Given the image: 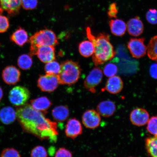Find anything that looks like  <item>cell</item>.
<instances>
[{
	"instance_id": "cell-10",
	"label": "cell",
	"mask_w": 157,
	"mask_h": 157,
	"mask_svg": "<svg viewBox=\"0 0 157 157\" xmlns=\"http://www.w3.org/2000/svg\"><path fill=\"white\" fill-rule=\"evenodd\" d=\"M21 72L18 68L13 66H7L2 73L3 81L8 85H15L20 80Z\"/></svg>"
},
{
	"instance_id": "cell-2",
	"label": "cell",
	"mask_w": 157,
	"mask_h": 157,
	"mask_svg": "<svg viewBox=\"0 0 157 157\" xmlns=\"http://www.w3.org/2000/svg\"><path fill=\"white\" fill-rule=\"evenodd\" d=\"M89 40L93 43L95 50L93 55V60L96 66L100 65L110 60L114 57L116 52L110 42L109 34L101 33L97 37L92 34L89 27L86 29Z\"/></svg>"
},
{
	"instance_id": "cell-38",
	"label": "cell",
	"mask_w": 157,
	"mask_h": 157,
	"mask_svg": "<svg viewBox=\"0 0 157 157\" xmlns=\"http://www.w3.org/2000/svg\"><path fill=\"white\" fill-rule=\"evenodd\" d=\"M3 94V90L2 89V88L0 87V103H1V100L2 99Z\"/></svg>"
},
{
	"instance_id": "cell-19",
	"label": "cell",
	"mask_w": 157,
	"mask_h": 157,
	"mask_svg": "<svg viewBox=\"0 0 157 157\" xmlns=\"http://www.w3.org/2000/svg\"><path fill=\"white\" fill-rule=\"evenodd\" d=\"M52 115L53 118L56 122H63L69 116V109L67 106H57L52 109Z\"/></svg>"
},
{
	"instance_id": "cell-24",
	"label": "cell",
	"mask_w": 157,
	"mask_h": 157,
	"mask_svg": "<svg viewBox=\"0 0 157 157\" xmlns=\"http://www.w3.org/2000/svg\"><path fill=\"white\" fill-rule=\"evenodd\" d=\"M146 147L148 154L151 157H157V136L146 139Z\"/></svg>"
},
{
	"instance_id": "cell-30",
	"label": "cell",
	"mask_w": 157,
	"mask_h": 157,
	"mask_svg": "<svg viewBox=\"0 0 157 157\" xmlns=\"http://www.w3.org/2000/svg\"><path fill=\"white\" fill-rule=\"evenodd\" d=\"M118 68L116 65L113 63H109L106 65L104 67V74L108 77L114 76L117 73Z\"/></svg>"
},
{
	"instance_id": "cell-28",
	"label": "cell",
	"mask_w": 157,
	"mask_h": 157,
	"mask_svg": "<svg viewBox=\"0 0 157 157\" xmlns=\"http://www.w3.org/2000/svg\"><path fill=\"white\" fill-rule=\"evenodd\" d=\"M147 129L150 134L157 136V116H154L149 119Z\"/></svg>"
},
{
	"instance_id": "cell-21",
	"label": "cell",
	"mask_w": 157,
	"mask_h": 157,
	"mask_svg": "<svg viewBox=\"0 0 157 157\" xmlns=\"http://www.w3.org/2000/svg\"><path fill=\"white\" fill-rule=\"evenodd\" d=\"M10 39L12 42L20 47L24 46L29 41L26 31L21 27H19L13 33Z\"/></svg>"
},
{
	"instance_id": "cell-26",
	"label": "cell",
	"mask_w": 157,
	"mask_h": 157,
	"mask_svg": "<svg viewBox=\"0 0 157 157\" xmlns=\"http://www.w3.org/2000/svg\"><path fill=\"white\" fill-rule=\"evenodd\" d=\"M147 54L151 59L157 62V35L153 37L149 43Z\"/></svg>"
},
{
	"instance_id": "cell-34",
	"label": "cell",
	"mask_w": 157,
	"mask_h": 157,
	"mask_svg": "<svg viewBox=\"0 0 157 157\" xmlns=\"http://www.w3.org/2000/svg\"><path fill=\"white\" fill-rule=\"evenodd\" d=\"M10 26L8 19L4 16L0 15V33H4L9 29Z\"/></svg>"
},
{
	"instance_id": "cell-8",
	"label": "cell",
	"mask_w": 157,
	"mask_h": 157,
	"mask_svg": "<svg viewBox=\"0 0 157 157\" xmlns=\"http://www.w3.org/2000/svg\"><path fill=\"white\" fill-rule=\"evenodd\" d=\"M144 38H131L127 44L129 52L133 57L140 58L146 55L147 48L144 44Z\"/></svg>"
},
{
	"instance_id": "cell-18",
	"label": "cell",
	"mask_w": 157,
	"mask_h": 157,
	"mask_svg": "<svg viewBox=\"0 0 157 157\" xmlns=\"http://www.w3.org/2000/svg\"><path fill=\"white\" fill-rule=\"evenodd\" d=\"M116 107L113 101L109 100L100 102L97 107V112L100 115L105 117H109L115 113Z\"/></svg>"
},
{
	"instance_id": "cell-23",
	"label": "cell",
	"mask_w": 157,
	"mask_h": 157,
	"mask_svg": "<svg viewBox=\"0 0 157 157\" xmlns=\"http://www.w3.org/2000/svg\"><path fill=\"white\" fill-rule=\"evenodd\" d=\"M94 50V45L90 40L82 41L78 46L79 53L84 57L88 58L93 56Z\"/></svg>"
},
{
	"instance_id": "cell-22",
	"label": "cell",
	"mask_w": 157,
	"mask_h": 157,
	"mask_svg": "<svg viewBox=\"0 0 157 157\" xmlns=\"http://www.w3.org/2000/svg\"><path fill=\"white\" fill-rule=\"evenodd\" d=\"M16 119V112L12 107H5L0 111V120L5 124H11Z\"/></svg>"
},
{
	"instance_id": "cell-9",
	"label": "cell",
	"mask_w": 157,
	"mask_h": 157,
	"mask_svg": "<svg viewBox=\"0 0 157 157\" xmlns=\"http://www.w3.org/2000/svg\"><path fill=\"white\" fill-rule=\"evenodd\" d=\"M82 121L83 125L87 128L95 129L99 126L101 123V116L95 110L88 109L82 115Z\"/></svg>"
},
{
	"instance_id": "cell-4",
	"label": "cell",
	"mask_w": 157,
	"mask_h": 157,
	"mask_svg": "<svg viewBox=\"0 0 157 157\" xmlns=\"http://www.w3.org/2000/svg\"><path fill=\"white\" fill-rule=\"evenodd\" d=\"M30 43V53L31 56L36 55L39 47L44 46L54 47L59 44L58 40L53 31L48 29L38 31L29 39Z\"/></svg>"
},
{
	"instance_id": "cell-29",
	"label": "cell",
	"mask_w": 157,
	"mask_h": 157,
	"mask_svg": "<svg viewBox=\"0 0 157 157\" xmlns=\"http://www.w3.org/2000/svg\"><path fill=\"white\" fill-rule=\"evenodd\" d=\"M31 157H48V153L45 147L42 146H37L31 150Z\"/></svg>"
},
{
	"instance_id": "cell-5",
	"label": "cell",
	"mask_w": 157,
	"mask_h": 157,
	"mask_svg": "<svg viewBox=\"0 0 157 157\" xmlns=\"http://www.w3.org/2000/svg\"><path fill=\"white\" fill-rule=\"evenodd\" d=\"M30 97V92L28 88L22 86H17L10 90L9 97L13 105L20 107L26 104Z\"/></svg>"
},
{
	"instance_id": "cell-13",
	"label": "cell",
	"mask_w": 157,
	"mask_h": 157,
	"mask_svg": "<svg viewBox=\"0 0 157 157\" xmlns=\"http://www.w3.org/2000/svg\"><path fill=\"white\" fill-rule=\"evenodd\" d=\"M21 6V0H0V13L7 12L11 16L19 13Z\"/></svg>"
},
{
	"instance_id": "cell-31",
	"label": "cell",
	"mask_w": 157,
	"mask_h": 157,
	"mask_svg": "<svg viewBox=\"0 0 157 157\" xmlns=\"http://www.w3.org/2000/svg\"><path fill=\"white\" fill-rule=\"evenodd\" d=\"M146 19L149 23L153 25L157 24V10L151 9L147 12Z\"/></svg>"
},
{
	"instance_id": "cell-36",
	"label": "cell",
	"mask_w": 157,
	"mask_h": 157,
	"mask_svg": "<svg viewBox=\"0 0 157 157\" xmlns=\"http://www.w3.org/2000/svg\"><path fill=\"white\" fill-rule=\"evenodd\" d=\"M118 12L116 3H113L109 6L108 15L110 18H116Z\"/></svg>"
},
{
	"instance_id": "cell-35",
	"label": "cell",
	"mask_w": 157,
	"mask_h": 157,
	"mask_svg": "<svg viewBox=\"0 0 157 157\" xmlns=\"http://www.w3.org/2000/svg\"><path fill=\"white\" fill-rule=\"evenodd\" d=\"M54 157H73L71 152L64 147H62L57 151Z\"/></svg>"
},
{
	"instance_id": "cell-27",
	"label": "cell",
	"mask_w": 157,
	"mask_h": 157,
	"mask_svg": "<svg viewBox=\"0 0 157 157\" xmlns=\"http://www.w3.org/2000/svg\"><path fill=\"white\" fill-rule=\"evenodd\" d=\"M60 65L56 61L48 63L44 67V70L46 74L58 75L59 72Z\"/></svg>"
},
{
	"instance_id": "cell-14",
	"label": "cell",
	"mask_w": 157,
	"mask_h": 157,
	"mask_svg": "<svg viewBox=\"0 0 157 157\" xmlns=\"http://www.w3.org/2000/svg\"><path fill=\"white\" fill-rule=\"evenodd\" d=\"M123 86V82L121 78L119 76L115 75L108 79L105 88L101 91H106L113 94H117L122 91Z\"/></svg>"
},
{
	"instance_id": "cell-37",
	"label": "cell",
	"mask_w": 157,
	"mask_h": 157,
	"mask_svg": "<svg viewBox=\"0 0 157 157\" xmlns=\"http://www.w3.org/2000/svg\"><path fill=\"white\" fill-rule=\"evenodd\" d=\"M150 73L152 78L157 79V63H154L151 66Z\"/></svg>"
},
{
	"instance_id": "cell-7",
	"label": "cell",
	"mask_w": 157,
	"mask_h": 157,
	"mask_svg": "<svg viewBox=\"0 0 157 157\" xmlns=\"http://www.w3.org/2000/svg\"><path fill=\"white\" fill-rule=\"evenodd\" d=\"M103 77V72L101 69L98 67L94 68L84 80V87L88 91L95 93V88L101 83Z\"/></svg>"
},
{
	"instance_id": "cell-3",
	"label": "cell",
	"mask_w": 157,
	"mask_h": 157,
	"mask_svg": "<svg viewBox=\"0 0 157 157\" xmlns=\"http://www.w3.org/2000/svg\"><path fill=\"white\" fill-rule=\"evenodd\" d=\"M81 71L78 62L71 60L64 61L60 65L58 75L60 84L71 85L75 83L80 78Z\"/></svg>"
},
{
	"instance_id": "cell-1",
	"label": "cell",
	"mask_w": 157,
	"mask_h": 157,
	"mask_svg": "<svg viewBox=\"0 0 157 157\" xmlns=\"http://www.w3.org/2000/svg\"><path fill=\"white\" fill-rule=\"evenodd\" d=\"M17 119L23 131L40 140L56 143L58 139L57 124L45 117L44 113L35 110L29 104L17 109Z\"/></svg>"
},
{
	"instance_id": "cell-25",
	"label": "cell",
	"mask_w": 157,
	"mask_h": 157,
	"mask_svg": "<svg viewBox=\"0 0 157 157\" xmlns=\"http://www.w3.org/2000/svg\"><path fill=\"white\" fill-rule=\"evenodd\" d=\"M30 54H24L19 57L17 59V65L21 70H28L32 66L33 61Z\"/></svg>"
},
{
	"instance_id": "cell-11",
	"label": "cell",
	"mask_w": 157,
	"mask_h": 157,
	"mask_svg": "<svg viewBox=\"0 0 157 157\" xmlns=\"http://www.w3.org/2000/svg\"><path fill=\"white\" fill-rule=\"evenodd\" d=\"M149 113L142 108H136L131 112L130 119L132 124L137 126H143L147 124L149 120Z\"/></svg>"
},
{
	"instance_id": "cell-16",
	"label": "cell",
	"mask_w": 157,
	"mask_h": 157,
	"mask_svg": "<svg viewBox=\"0 0 157 157\" xmlns=\"http://www.w3.org/2000/svg\"><path fill=\"white\" fill-rule=\"evenodd\" d=\"M127 26L129 34L133 36H140L144 31V25L139 17L137 16L129 20Z\"/></svg>"
},
{
	"instance_id": "cell-15",
	"label": "cell",
	"mask_w": 157,
	"mask_h": 157,
	"mask_svg": "<svg viewBox=\"0 0 157 157\" xmlns=\"http://www.w3.org/2000/svg\"><path fill=\"white\" fill-rule=\"evenodd\" d=\"M41 62L48 63L56 59L55 49L52 46H44L39 47L36 54Z\"/></svg>"
},
{
	"instance_id": "cell-17",
	"label": "cell",
	"mask_w": 157,
	"mask_h": 157,
	"mask_svg": "<svg viewBox=\"0 0 157 157\" xmlns=\"http://www.w3.org/2000/svg\"><path fill=\"white\" fill-rule=\"evenodd\" d=\"M30 104L33 109L44 114L48 113V109L52 105L48 98L46 97H42L31 100Z\"/></svg>"
},
{
	"instance_id": "cell-12",
	"label": "cell",
	"mask_w": 157,
	"mask_h": 157,
	"mask_svg": "<svg viewBox=\"0 0 157 157\" xmlns=\"http://www.w3.org/2000/svg\"><path fill=\"white\" fill-rule=\"evenodd\" d=\"M83 132V128L81 123L76 118H72L67 121L65 133L69 138L75 139Z\"/></svg>"
},
{
	"instance_id": "cell-33",
	"label": "cell",
	"mask_w": 157,
	"mask_h": 157,
	"mask_svg": "<svg viewBox=\"0 0 157 157\" xmlns=\"http://www.w3.org/2000/svg\"><path fill=\"white\" fill-rule=\"evenodd\" d=\"M1 157H21L19 152L13 148H7L2 152Z\"/></svg>"
},
{
	"instance_id": "cell-32",
	"label": "cell",
	"mask_w": 157,
	"mask_h": 157,
	"mask_svg": "<svg viewBox=\"0 0 157 157\" xmlns=\"http://www.w3.org/2000/svg\"><path fill=\"white\" fill-rule=\"evenodd\" d=\"M38 4V0H21V6L25 10L34 9Z\"/></svg>"
},
{
	"instance_id": "cell-20",
	"label": "cell",
	"mask_w": 157,
	"mask_h": 157,
	"mask_svg": "<svg viewBox=\"0 0 157 157\" xmlns=\"http://www.w3.org/2000/svg\"><path fill=\"white\" fill-rule=\"evenodd\" d=\"M109 26L111 33L115 36H122L126 32L127 25L122 20L111 19L109 22Z\"/></svg>"
},
{
	"instance_id": "cell-6",
	"label": "cell",
	"mask_w": 157,
	"mask_h": 157,
	"mask_svg": "<svg viewBox=\"0 0 157 157\" xmlns=\"http://www.w3.org/2000/svg\"><path fill=\"white\" fill-rule=\"evenodd\" d=\"M60 84L57 75L46 74L41 75L38 80V86L43 92L51 93L54 92Z\"/></svg>"
}]
</instances>
